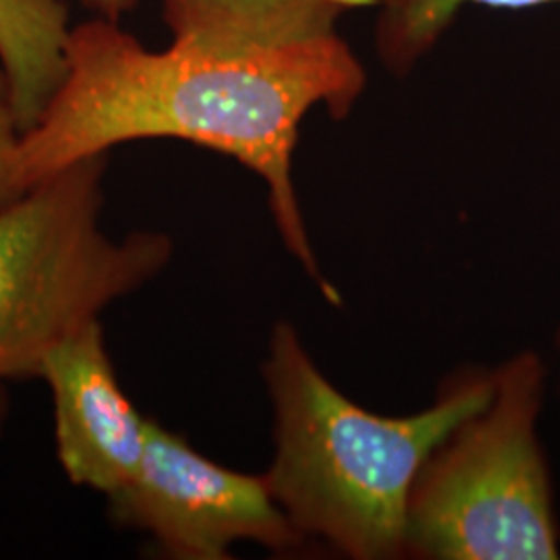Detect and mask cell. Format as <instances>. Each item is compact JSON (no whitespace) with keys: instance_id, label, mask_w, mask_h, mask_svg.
I'll list each match as a JSON object with an SVG mask.
<instances>
[{"instance_id":"obj_1","label":"cell","mask_w":560,"mask_h":560,"mask_svg":"<svg viewBox=\"0 0 560 560\" xmlns=\"http://www.w3.org/2000/svg\"><path fill=\"white\" fill-rule=\"evenodd\" d=\"M65 67L40 120L21 133V191L127 141H191L264 180L280 240L339 305L301 214L293 154L312 108L345 119L365 92V69L340 34L249 52L175 40L150 50L119 23L96 18L71 27Z\"/></svg>"},{"instance_id":"obj_2","label":"cell","mask_w":560,"mask_h":560,"mask_svg":"<svg viewBox=\"0 0 560 560\" xmlns=\"http://www.w3.org/2000/svg\"><path fill=\"white\" fill-rule=\"evenodd\" d=\"M275 409V459L261 474L303 538L355 560L405 555L407 504L423 460L488 405L494 374L460 370L416 416L386 418L347 399L279 322L261 368Z\"/></svg>"},{"instance_id":"obj_3","label":"cell","mask_w":560,"mask_h":560,"mask_svg":"<svg viewBox=\"0 0 560 560\" xmlns=\"http://www.w3.org/2000/svg\"><path fill=\"white\" fill-rule=\"evenodd\" d=\"M108 154L75 162L0 208V432L7 384L38 378L42 361L115 301L154 279L173 241L102 229Z\"/></svg>"},{"instance_id":"obj_4","label":"cell","mask_w":560,"mask_h":560,"mask_svg":"<svg viewBox=\"0 0 560 560\" xmlns=\"http://www.w3.org/2000/svg\"><path fill=\"white\" fill-rule=\"evenodd\" d=\"M494 374V393L455 425L413 481L405 555L432 560H555L560 529L538 436L546 368L521 351Z\"/></svg>"},{"instance_id":"obj_5","label":"cell","mask_w":560,"mask_h":560,"mask_svg":"<svg viewBox=\"0 0 560 560\" xmlns=\"http://www.w3.org/2000/svg\"><path fill=\"white\" fill-rule=\"evenodd\" d=\"M106 501L115 523L150 534L171 559H229L237 541L287 552L303 541L264 476L203 457L152 418L140 467Z\"/></svg>"},{"instance_id":"obj_6","label":"cell","mask_w":560,"mask_h":560,"mask_svg":"<svg viewBox=\"0 0 560 560\" xmlns=\"http://www.w3.org/2000/svg\"><path fill=\"white\" fill-rule=\"evenodd\" d=\"M38 378L52 395L60 469L73 486L108 499L140 467L150 418L120 388L101 320L52 347Z\"/></svg>"},{"instance_id":"obj_7","label":"cell","mask_w":560,"mask_h":560,"mask_svg":"<svg viewBox=\"0 0 560 560\" xmlns=\"http://www.w3.org/2000/svg\"><path fill=\"white\" fill-rule=\"evenodd\" d=\"M363 0H161L173 40L222 52L280 48L339 34Z\"/></svg>"},{"instance_id":"obj_8","label":"cell","mask_w":560,"mask_h":560,"mask_svg":"<svg viewBox=\"0 0 560 560\" xmlns=\"http://www.w3.org/2000/svg\"><path fill=\"white\" fill-rule=\"evenodd\" d=\"M65 0H0V98L21 133L32 129L65 78Z\"/></svg>"},{"instance_id":"obj_9","label":"cell","mask_w":560,"mask_h":560,"mask_svg":"<svg viewBox=\"0 0 560 560\" xmlns=\"http://www.w3.org/2000/svg\"><path fill=\"white\" fill-rule=\"evenodd\" d=\"M560 0H378L376 48L384 67L405 78L451 27L463 7L529 9Z\"/></svg>"},{"instance_id":"obj_10","label":"cell","mask_w":560,"mask_h":560,"mask_svg":"<svg viewBox=\"0 0 560 560\" xmlns=\"http://www.w3.org/2000/svg\"><path fill=\"white\" fill-rule=\"evenodd\" d=\"M21 131L9 101L0 98V208L18 200L21 194L15 161L20 150Z\"/></svg>"},{"instance_id":"obj_11","label":"cell","mask_w":560,"mask_h":560,"mask_svg":"<svg viewBox=\"0 0 560 560\" xmlns=\"http://www.w3.org/2000/svg\"><path fill=\"white\" fill-rule=\"evenodd\" d=\"M140 0H81V4L96 18L119 23L120 18L138 7Z\"/></svg>"},{"instance_id":"obj_12","label":"cell","mask_w":560,"mask_h":560,"mask_svg":"<svg viewBox=\"0 0 560 560\" xmlns=\"http://www.w3.org/2000/svg\"><path fill=\"white\" fill-rule=\"evenodd\" d=\"M557 347L560 349V326L559 330H557ZM559 395H560V382H559Z\"/></svg>"}]
</instances>
